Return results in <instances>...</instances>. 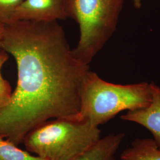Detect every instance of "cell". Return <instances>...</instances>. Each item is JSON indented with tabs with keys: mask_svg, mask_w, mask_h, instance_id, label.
<instances>
[{
	"mask_svg": "<svg viewBox=\"0 0 160 160\" xmlns=\"http://www.w3.org/2000/svg\"><path fill=\"white\" fill-rule=\"evenodd\" d=\"M151 102L144 109L127 111L120 119L137 123L150 132L155 143L160 149V87L154 82H150Z\"/></svg>",
	"mask_w": 160,
	"mask_h": 160,
	"instance_id": "cell-6",
	"label": "cell"
},
{
	"mask_svg": "<svg viewBox=\"0 0 160 160\" xmlns=\"http://www.w3.org/2000/svg\"><path fill=\"white\" fill-rule=\"evenodd\" d=\"M98 127L77 116L48 120L31 130L23 142L43 160H72L101 138Z\"/></svg>",
	"mask_w": 160,
	"mask_h": 160,
	"instance_id": "cell-3",
	"label": "cell"
},
{
	"mask_svg": "<svg viewBox=\"0 0 160 160\" xmlns=\"http://www.w3.org/2000/svg\"><path fill=\"white\" fill-rule=\"evenodd\" d=\"M8 55L7 53L2 49L0 48V75L1 74V69L4 64L6 63V61L8 60Z\"/></svg>",
	"mask_w": 160,
	"mask_h": 160,
	"instance_id": "cell-12",
	"label": "cell"
},
{
	"mask_svg": "<svg viewBox=\"0 0 160 160\" xmlns=\"http://www.w3.org/2000/svg\"><path fill=\"white\" fill-rule=\"evenodd\" d=\"M142 1L143 0H132L133 5L135 6V7L137 8H139L141 7Z\"/></svg>",
	"mask_w": 160,
	"mask_h": 160,
	"instance_id": "cell-13",
	"label": "cell"
},
{
	"mask_svg": "<svg viewBox=\"0 0 160 160\" xmlns=\"http://www.w3.org/2000/svg\"><path fill=\"white\" fill-rule=\"evenodd\" d=\"M12 88L8 81L0 75V109L8 105L11 101Z\"/></svg>",
	"mask_w": 160,
	"mask_h": 160,
	"instance_id": "cell-11",
	"label": "cell"
},
{
	"mask_svg": "<svg viewBox=\"0 0 160 160\" xmlns=\"http://www.w3.org/2000/svg\"><path fill=\"white\" fill-rule=\"evenodd\" d=\"M3 30H4V25L0 24V40L1 39L2 33H3Z\"/></svg>",
	"mask_w": 160,
	"mask_h": 160,
	"instance_id": "cell-14",
	"label": "cell"
},
{
	"mask_svg": "<svg viewBox=\"0 0 160 160\" xmlns=\"http://www.w3.org/2000/svg\"><path fill=\"white\" fill-rule=\"evenodd\" d=\"M81 105L77 117L98 127L121 112L148 107L151 102L149 83L122 85L107 82L88 71L80 92Z\"/></svg>",
	"mask_w": 160,
	"mask_h": 160,
	"instance_id": "cell-2",
	"label": "cell"
},
{
	"mask_svg": "<svg viewBox=\"0 0 160 160\" xmlns=\"http://www.w3.org/2000/svg\"><path fill=\"white\" fill-rule=\"evenodd\" d=\"M67 0H24L15 12L12 22H58L67 18ZM10 22V23H11Z\"/></svg>",
	"mask_w": 160,
	"mask_h": 160,
	"instance_id": "cell-5",
	"label": "cell"
},
{
	"mask_svg": "<svg viewBox=\"0 0 160 160\" xmlns=\"http://www.w3.org/2000/svg\"><path fill=\"white\" fill-rule=\"evenodd\" d=\"M124 0H67V18L80 28V39L73 49L81 62L89 65L114 33Z\"/></svg>",
	"mask_w": 160,
	"mask_h": 160,
	"instance_id": "cell-4",
	"label": "cell"
},
{
	"mask_svg": "<svg viewBox=\"0 0 160 160\" xmlns=\"http://www.w3.org/2000/svg\"><path fill=\"white\" fill-rule=\"evenodd\" d=\"M120 160H160V149L153 139H136L120 154Z\"/></svg>",
	"mask_w": 160,
	"mask_h": 160,
	"instance_id": "cell-8",
	"label": "cell"
},
{
	"mask_svg": "<svg viewBox=\"0 0 160 160\" xmlns=\"http://www.w3.org/2000/svg\"><path fill=\"white\" fill-rule=\"evenodd\" d=\"M125 137L123 132L110 133L72 160H116V154Z\"/></svg>",
	"mask_w": 160,
	"mask_h": 160,
	"instance_id": "cell-7",
	"label": "cell"
},
{
	"mask_svg": "<svg viewBox=\"0 0 160 160\" xmlns=\"http://www.w3.org/2000/svg\"><path fill=\"white\" fill-rule=\"evenodd\" d=\"M0 48L17 63L11 101L0 109V137L18 145L41 123L80 112L89 65L81 62L58 22L17 20L4 26Z\"/></svg>",
	"mask_w": 160,
	"mask_h": 160,
	"instance_id": "cell-1",
	"label": "cell"
},
{
	"mask_svg": "<svg viewBox=\"0 0 160 160\" xmlns=\"http://www.w3.org/2000/svg\"><path fill=\"white\" fill-rule=\"evenodd\" d=\"M0 160H43L18 148L16 145L0 137Z\"/></svg>",
	"mask_w": 160,
	"mask_h": 160,
	"instance_id": "cell-9",
	"label": "cell"
},
{
	"mask_svg": "<svg viewBox=\"0 0 160 160\" xmlns=\"http://www.w3.org/2000/svg\"><path fill=\"white\" fill-rule=\"evenodd\" d=\"M24 0H0V24L6 25L12 22L17 8Z\"/></svg>",
	"mask_w": 160,
	"mask_h": 160,
	"instance_id": "cell-10",
	"label": "cell"
}]
</instances>
